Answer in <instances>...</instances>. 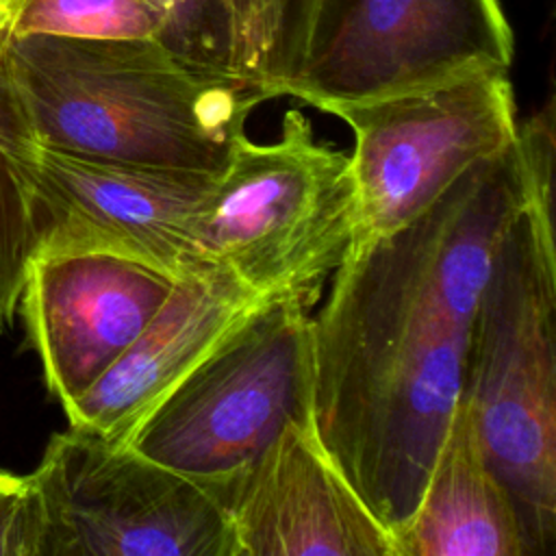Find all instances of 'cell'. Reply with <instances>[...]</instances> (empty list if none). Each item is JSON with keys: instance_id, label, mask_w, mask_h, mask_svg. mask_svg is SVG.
<instances>
[{"instance_id": "cell-17", "label": "cell", "mask_w": 556, "mask_h": 556, "mask_svg": "<svg viewBox=\"0 0 556 556\" xmlns=\"http://www.w3.org/2000/svg\"><path fill=\"white\" fill-rule=\"evenodd\" d=\"M7 37L9 22L0 24V130L11 100L9 78L4 70ZM30 258L33 235L24 193L0 141V332L13 324Z\"/></svg>"}, {"instance_id": "cell-2", "label": "cell", "mask_w": 556, "mask_h": 556, "mask_svg": "<svg viewBox=\"0 0 556 556\" xmlns=\"http://www.w3.org/2000/svg\"><path fill=\"white\" fill-rule=\"evenodd\" d=\"M4 70L33 141L83 156L219 176L265 98L154 39L9 35Z\"/></svg>"}, {"instance_id": "cell-1", "label": "cell", "mask_w": 556, "mask_h": 556, "mask_svg": "<svg viewBox=\"0 0 556 556\" xmlns=\"http://www.w3.org/2000/svg\"><path fill=\"white\" fill-rule=\"evenodd\" d=\"M552 191L547 102L421 215L354 248L311 315L315 432L391 536L415 510L458 404L495 248L528 200Z\"/></svg>"}, {"instance_id": "cell-14", "label": "cell", "mask_w": 556, "mask_h": 556, "mask_svg": "<svg viewBox=\"0 0 556 556\" xmlns=\"http://www.w3.org/2000/svg\"><path fill=\"white\" fill-rule=\"evenodd\" d=\"M241 76L265 100L287 96L298 72L315 0H232Z\"/></svg>"}, {"instance_id": "cell-16", "label": "cell", "mask_w": 556, "mask_h": 556, "mask_svg": "<svg viewBox=\"0 0 556 556\" xmlns=\"http://www.w3.org/2000/svg\"><path fill=\"white\" fill-rule=\"evenodd\" d=\"M156 0H9V35L154 39Z\"/></svg>"}, {"instance_id": "cell-7", "label": "cell", "mask_w": 556, "mask_h": 556, "mask_svg": "<svg viewBox=\"0 0 556 556\" xmlns=\"http://www.w3.org/2000/svg\"><path fill=\"white\" fill-rule=\"evenodd\" d=\"M41 556H237L224 504L128 443L67 428L35 471Z\"/></svg>"}, {"instance_id": "cell-8", "label": "cell", "mask_w": 556, "mask_h": 556, "mask_svg": "<svg viewBox=\"0 0 556 556\" xmlns=\"http://www.w3.org/2000/svg\"><path fill=\"white\" fill-rule=\"evenodd\" d=\"M500 0H315L287 96L319 111L508 70Z\"/></svg>"}, {"instance_id": "cell-6", "label": "cell", "mask_w": 556, "mask_h": 556, "mask_svg": "<svg viewBox=\"0 0 556 556\" xmlns=\"http://www.w3.org/2000/svg\"><path fill=\"white\" fill-rule=\"evenodd\" d=\"M0 141L24 193L33 256L102 252L174 280L213 267L202 252V226L215 174L46 148L24 135L13 93Z\"/></svg>"}, {"instance_id": "cell-19", "label": "cell", "mask_w": 556, "mask_h": 556, "mask_svg": "<svg viewBox=\"0 0 556 556\" xmlns=\"http://www.w3.org/2000/svg\"><path fill=\"white\" fill-rule=\"evenodd\" d=\"M9 22V0H0V24Z\"/></svg>"}, {"instance_id": "cell-11", "label": "cell", "mask_w": 556, "mask_h": 556, "mask_svg": "<svg viewBox=\"0 0 556 556\" xmlns=\"http://www.w3.org/2000/svg\"><path fill=\"white\" fill-rule=\"evenodd\" d=\"M237 556H395L391 532L326 452L289 421L226 497Z\"/></svg>"}, {"instance_id": "cell-5", "label": "cell", "mask_w": 556, "mask_h": 556, "mask_svg": "<svg viewBox=\"0 0 556 556\" xmlns=\"http://www.w3.org/2000/svg\"><path fill=\"white\" fill-rule=\"evenodd\" d=\"M289 421L313 424L311 315L300 302L265 300L148 413L128 445L226 508Z\"/></svg>"}, {"instance_id": "cell-13", "label": "cell", "mask_w": 556, "mask_h": 556, "mask_svg": "<svg viewBox=\"0 0 556 556\" xmlns=\"http://www.w3.org/2000/svg\"><path fill=\"white\" fill-rule=\"evenodd\" d=\"M393 543L395 556H526L515 506L460 397L419 502Z\"/></svg>"}, {"instance_id": "cell-12", "label": "cell", "mask_w": 556, "mask_h": 556, "mask_svg": "<svg viewBox=\"0 0 556 556\" xmlns=\"http://www.w3.org/2000/svg\"><path fill=\"white\" fill-rule=\"evenodd\" d=\"M261 302L222 265L176 280L126 352L63 406L67 424L128 443L148 413Z\"/></svg>"}, {"instance_id": "cell-10", "label": "cell", "mask_w": 556, "mask_h": 556, "mask_svg": "<svg viewBox=\"0 0 556 556\" xmlns=\"http://www.w3.org/2000/svg\"><path fill=\"white\" fill-rule=\"evenodd\" d=\"M174 282L154 267L102 252L30 258L20 306L46 387L61 406L126 352Z\"/></svg>"}, {"instance_id": "cell-9", "label": "cell", "mask_w": 556, "mask_h": 556, "mask_svg": "<svg viewBox=\"0 0 556 556\" xmlns=\"http://www.w3.org/2000/svg\"><path fill=\"white\" fill-rule=\"evenodd\" d=\"M330 113L354 132L358 228L352 250L421 215L467 169L510 146L519 128L502 67Z\"/></svg>"}, {"instance_id": "cell-18", "label": "cell", "mask_w": 556, "mask_h": 556, "mask_svg": "<svg viewBox=\"0 0 556 556\" xmlns=\"http://www.w3.org/2000/svg\"><path fill=\"white\" fill-rule=\"evenodd\" d=\"M43 528V504L33 476L0 467V556H41Z\"/></svg>"}, {"instance_id": "cell-3", "label": "cell", "mask_w": 556, "mask_h": 556, "mask_svg": "<svg viewBox=\"0 0 556 556\" xmlns=\"http://www.w3.org/2000/svg\"><path fill=\"white\" fill-rule=\"evenodd\" d=\"M552 193H536L504 230L465 350L460 400L504 484L526 556L556 539V245Z\"/></svg>"}, {"instance_id": "cell-4", "label": "cell", "mask_w": 556, "mask_h": 556, "mask_svg": "<svg viewBox=\"0 0 556 556\" xmlns=\"http://www.w3.org/2000/svg\"><path fill=\"white\" fill-rule=\"evenodd\" d=\"M358 228L350 154L315 139L308 117L289 109L280 137L232 148L202 226L211 265L254 295L311 306L348 258Z\"/></svg>"}, {"instance_id": "cell-15", "label": "cell", "mask_w": 556, "mask_h": 556, "mask_svg": "<svg viewBox=\"0 0 556 556\" xmlns=\"http://www.w3.org/2000/svg\"><path fill=\"white\" fill-rule=\"evenodd\" d=\"M156 7L161 13L156 43L202 74L245 85L232 0H156Z\"/></svg>"}]
</instances>
